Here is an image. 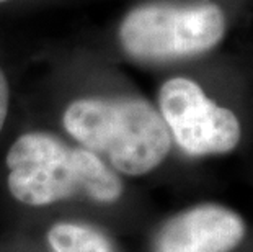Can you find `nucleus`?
I'll list each match as a JSON object with an SVG mask.
<instances>
[{
	"mask_svg": "<svg viewBox=\"0 0 253 252\" xmlns=\"http://www.w3.org/2000/svg\"><path fill=\"white\" fill-rule=\"evenodd\" d=\"M8 190L18 202L44 206L75 195L116 202L123 182L95 152L46 133L20 136L7 154Z\"/></svg>",
	"mask_w": 253,
	"mask_h": 252,
	"instance_id": "obj_1",
	"label": "nucleus"
},
{
	"mask_svg": "<svg viewBox=\"0 0 253 252\" xmlns=\"http://www.w3.org/2000/svg\"><path fill=\"white\" fill-rule=\"evenodd\" d=\"M69 135L91 152H103L116 170L144 175L170 152L171 135L160 111L132 97L80 99L64 113Z\"/></svg>",
	"mask_w": 253,
	"mask_h": 252,
	"instance_id": "obj_2",
	"label": "nucleus"
},
{
	"mask_svg": "<svg viewBox=\"0 0 253 252\" xmlns=\"http://www.w3.org/2000/svg\"><path fill=\"white\" fill-rule=\"evenodd\" d=\"M227 18L214 2H152L132 8L120 25L123 50L137 61L165 62L211 51L224 40Z\"/></svg>",
	"mask_w": 253,
	"mask_h": 252,
	"instance_id": "obj_3",
	"label": "nucleus"
},
{
	"mask_svg": "<svg viewBox=\"0 0 253 252\" xmlns=\"http://www.w3.org/2000/svg\"><path fill=\"white\" fill-rule=\"evenodd\" d=\"M159 108L170 135L190 155L227 154L239 146L240 121L217 105L196 82L173 77L160 87Z\"/></svg>",
	"mask_w": 253,
	"mask_h": 252,
	"instance_id": "obj_4",
	"label": "nucleus"
},
{
	"mask_svg": "<svg viewBox=\"0 0 253 252\" xmlns=\"http://www.w3.org/2000/svg\"><path fill=\"white\" fill-rule=\"evenodd\" d=\"M245 231L239 213L204 203L171 216L155 236L154 252H230Z\"/></svg>",
	"mask_w": 253,
	"mask_h": 252,
	"instance_id": "obj_5",
	"label": "nucleus"
},
{
	"mask_svg": "<svg viewBox=\"0 0 253 252\" xmlns=\"http://www.w3.org/2000/svg\"><path fill=\"white\" fill-rule=\"evenodd\" d=\"M52 252H116L106 236L93 226L79 223H57L47 233Z\"/></svg>",
	"mask_w": 253,
	"mask_h": 252,
	"instance_id": "obj_6",
	"label": "nucleus"
},
{
	"mask_svg": "<svg viewBox=\"0 0 253 252\" xmlns=\"http://www.w3.org/2000/svg\"><path fill=\"white\" fill-rule=\"evenodd\" d=\"M8 100H10L8 82H7V79H5V76H3L2 69H0V131H2L5 120H7Z\"/></svg>",
	"mask_w": 253,
	"mask_h": 252,
	"instance_id": "obj_7",
	"label": "nucleus"
},
{
	"mask_svg": "<svg viewBox=\"0 0 253 252\" xmlns=\"http://www.w3.org/2000/svg\"><path fill=\"white\" fill-rule=\"evenodd\" d=\"M0 2H5V0H0Z\"/></svg>",
	"mask_w": 253,
	"mask_h": 252,
	"instance_id": "obj_8",
	"label": "nucleus"
}]
</instances>
